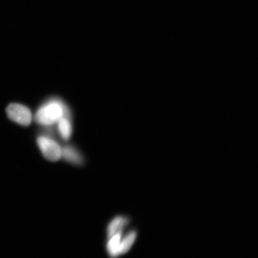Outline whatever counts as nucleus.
I'll use <instances>...</instances> for the list:
<instances>
[{"instance_id": "f257e3e1", "label": "nucleus", "mask_w": 258, "mask_h": 258, "mask_svg": "<svg viewBox=\"0 0 258 258\" xmlns=\"http://www.w3.org/2000/svg\"><path fill=\"white\" fill-rule=\"evenodd\" d=\"M63 114L62 106L59 102L52 101L42 106L35 114V120L40 124L51 125L59 121Z\"/></svg>"}, {"instance_id": "f03ea898", "label": "nucleus", "mask_w": 258, "mask_h": 258, "mask_svg": "<svg viewBox=\"0 0 258 258\" xmlns=\"http://www.w3.org/2000/svg\"><path fill=\"white\" fill-rule=\"evenodd\" d=\"M40 150L46 159L50 161H57L62 156V148L55 141L44 137L37 139Z\"/></svg>"}, {"instance_id": "7ed1b4c3", "label": "nucleus", "mask_w": 258, "mask_h": 258, "mask_svg": "<svg viewBox=\"0 0 258 258\" xmlns=\"http://www.w3.org/2000/svg\"><path fill=\"white\" fill-rule=\"evenodd\" d=\"M6 112L8 117L18 124L27 126L32 121L31 112L27 106L19 104H10Z\"/></svg>"}, {"instance_id": "20e7f679", "label": "nucleus", "mask_w": 258, "mask_h": 258, "mask_svg": "<svg viewBox=\"0 0 258 258\" xmlns=\"http://www.w3.org/2000/svg\"><path fill=\"white\" fill-rule=\"evenodd\" d=\"M129 222H130V219L125 216H116L109 221L107 227H106V237L108 238L119 232L123 231L125 227L128 225Z\"/></svg>"}, {"instance_id": "39448f33", "label": "nucleus", "mask_w": 258, "mask_h": 258, "mask_svg": "<svg viewBox=\"0 0 258 258\" xmlns=\"http://www.w3.org/2000/svg\"><path fill=\"white\" fill-rule=\"evenodd\" d=\"M123 231L119 232L108 238L106 243V251L110 258H117L121 256V241Z\"/></svg>"}, {"instance_id": "423d86ee", "label": "nucleus", "mask_w": 258, "mask_h": 258, "mask_svg": "<svg viewBox=\"0 0 258 258\" xmlns=\"http://www.w3.org/2000/svg\"><path fill=\"white\" fill-rule=\"evenodd\" d=\"M64 160L68 163L76 166H82L84 164V159L78 151L73 147H64L62 148V156Z\"/></svg>"}, {"instance_id": "0eeeda50", "label": "nucleus", "mask_w": 258, "mask_h": 258, "mask_svg": "<svg viewBox=\"0 0 258 258\" xmlns=\"http://www.w3.org/2000/svg\"><path fill=\"white\" fill-rule=\"evenodd\" d=\"M137 237V232L135 230L128 231L124 235H122L121 241V255L127 253L131 250Z\"/></svg>"}, {"instance_id": "6e6552de", "label": "nucleus", "mask_w": 258, "mask_h": 258, "mask_svg": "<svg viewBox=\"0 0 258 258\" xmlns=\"http://www.w3.org/2000/svg\"><path fill=\"white\" fill-rule=\"evenodd\" d=\"M58 122V129L61 137L63 140H67L70 138L72 133V127L68 119L64 117L60 118Z\"/></svg>"}]
</instances>
